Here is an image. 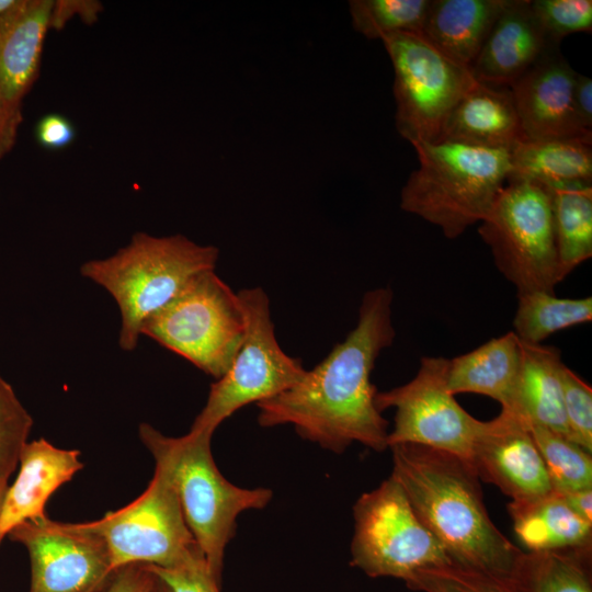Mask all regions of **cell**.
Listing matches in <instances>:
<instances>
[{"mask_svg": "<svg viewBox=\"0 0 592 592\" xmlns=\"http://www.w3.org/2000/svg\"><path fill=\"white\" fill-rule=\"evenodd\" d=\"M526 426L544 462L554 491L592 487L591 453L548 429L535 424Z\"/></svg>", "mask_w": 592, "mask_h": 592, "instance_id": "28", "label": "cell"}, {"mask_svg": "<svg viewBox=\"0 0 592 592\" xmlns=\"http://www.w3.org/2000/svg\"><path fill=\"white\" fill-rule=\"evenodd\" d=\"M100 10V3L93 1H55L52 27H60L72 14H80L84 21L91 22Z\"/></svg>", "mask_w": 592, "mask_h": 592, "instance_id": "39", "label": "cell"}, {"mask_svg": "<svg viewBox=\"0 0 592 592\" xmlns=\"http://www.w3.org/2000/svg\"><path fill=\"white\" fill-rule=\"evenodd\" d=\"M392 64L396 128L412 145L435 143L458 100L475 83L470 69L449 60L421 35L380 38Z\"/></svg>", "mask_w": 592, "mask_h": 592, "instance_id": "11", "label": "cell"}, {"mask_svg": "<svg viewBox=\"0 0 592 592\" xmlns=\"http://www.w3.org/2000/svg\"><path fill=\"white\" fill-rule=\"evenodd\" d=\"M150 592H171V591L169 587L160 578L156 576V580Z\"/></svg>", "mask_w": 592, "mask_h": 592, "instance_id": "42", "label": "cell"}, {"mask_svg": "<svg viewBox=\"0 0 592 592\" xmlns=\"http://www.w3.org/2000/svg\"><path fill=\"white\" fill-rule=\"evenodd\" d=\"M510 0H431L421 36L455 64L470 69Z\"/></svg>", "mask_w": 592, "mask_h": 592, "instance_id": "21", "label": "cell"}, {"mask_svg": "<svg viewBox=\"0 0 592 592\" xmlns=\"http://www.w3.org/2000/svg\"><path fill=\"white\" fill-rule=\"evenodd\" d=\"M77 449H62L45 439L27 442L19 458V473L8 488L0 513V545L18 525L46 516L49 497L79 471Z\"/></svg>", "mask_w": 592, "mask_h": 592, "instance_id": "17", "label": "cell"}, {"mask_svg": "<svg viewBox=\"0 0 592 592\" xmlns=\"http://www.w3.org/2000/svg\"><path fill=\"white\" fill-rule=\"evenodd\" d=\"M591 547L525 553L516 578L527 592H592Z\"/></svg>", "mask_w": 592, "mask_h": 592, "instance_id": "27", "label": "cell"}, {"mask_svg": "<svg viewBox=\"0 0 592 592\" xmlns=\"http://www.w3.org/2000/svg\"><path fill=\"white\" fill-rule=\"evenodd\" d=\"M508 181L592 182V137L523 139L510 149Z\"/></svg>", "mask_w": 592, "mask_h": 592, "instance_id": "24", "label": "cell"}, {"mask_svg": "<svg viewBox=\"0 0 592 592\" xmlns=\"http://www.w3.org/2000/svg\"><path fill=\"white\" fill-rule=\"evenodd\" d=\"M32 426L31 414L0 375V482L8 483L16 469Z\"/></svg>", "mask_w": 592, "mask_h": 592, "instance_id": "31", "label": "cell"}, {"mask_svg": "<svg viewBox=\"0 0 592 592\" xmlns=\"http://www.w3.org/2000/svg\"><path fill=\"white\" fill-rule=\"evenodd\" d=\"M563 365L558 348L521 341L517 380L510 406L502 409L571 441L563 410Z\"/></svg>", "mask_w": 592, "mask_h": 592, "instance_id": "20", "label": "cell"}, {"mask_svg": "<svg viewBox=\"0 0 592 592\" xmlns=\"http://www.w3.org/2000/svg\"><path fill=\"white\" fill-rule=\"evenodd\" d=\"M553 46L530 0H510L470 67L475 80L511 87Z\"/></svg>", "mask_w": 592, "mask_h": 592, "instance_id": "16", "label": "cell"}, {"mask_svg": "<svg viewBox=\"0 0 592 592\" xmlns=\"http://www.w3.org/2000/svg\"><path fill=\"white\" fill-rule=\"evenodd\" d=\"M539 24L551 39L559 44L572 33H591V0H530Z\"/></svg>", "mask_w": 592, "mask_h": 592, "instance_id": "32", "label": "cell"}, {"mask_svg": "<svg viewBox=\"0 0 592 592\" xmlns=\"http://www.w3.org/2000/svg\"><path fill=\"white\" fill-rule=\"evenodd\" d=\"M8 537L27 550L29 592H101L113 573L106 544L86 523L44 516L18 525Z\"/></svg>", "mask_w": 592, "mask_h": 592, "instance_id": "13", "label": "cell"}, {"mask_svg": "<svg viewBox=\"0 0 592 592\" xmlns=\"http://www.w3.org/2000/svg\"><path fill=\"white\" fill-rule=\"evenodd\" d=\"M37 143L46 149H61L69 146L76 138L72 123L60 114L43 116L35 128Z\"/></svg>", "mask_w": 592, "mask_h": 592, "instance_id": "36", "label": "cell"}, {"mask_svg": "<svg viewBox=\"0 0 592 592\" xmlns=\"http://www.w3.org/2000/svg\"><path fill=\"white\" fill-rule=\"evenodd\" d=\"M563 410L571 441L592 451V388L579 375L563 365Z\"/></svg>", "mask_w": 592, "mask_h": 592, "instance_id": "33", "label": "cell"}, {"mask_svg": "<svg viewBox=\"0 0 592 592\" xmlns=\"http://www.w3.org/2000/svg\"><path fill=\"white\" fill-rule=\"evenodd\" d=\"M576 76L560 46H553L512 83L524 139L592 137L574 112Z\"/></svg>", "mask_w": 592, "mask_h": 592, "instance_id": "15", "label": "cell"}, {"mask_svg": "<svg viewBox=\"0 0 592 592\" xmlns=\"http://www.w3.org/2000/svg\"><path fill=\"white\" fill-rule=\"evenodd\" d=\"M244 329L237 294L208 270L195 275L150 316L140 333L218 379L230 367Z\"/></svg>", "mask_w": 592, "mask_h": 592, "instance_id": "6", "label": "cell"}, {"mask_svg": "<svg viewBox=\"0 0 592 592\" xmlns=\"http://www.w3.org/2000/svg\"><path fill=\"white\" fill-rule=\"evenodd\" d=\"M7 488H8V483L0 482V513H1Z\"/></svg>", "mask_w": 592, "mask_h": 592, "instance_id": "43", "label": "cell"}, {"mask_svg": "<svg viewBox=\"0 0 592 592\" xmlns=\"http://www.w3.org/2000/svg\"><path fill=\"white\" fill-rule=\"evenodd\" d=\"M412 146L419 168L401 190L400 207L455 239L489 213L511 171L510 149L445 139Z\"/></svg>", "mask_w": 592, "mask_h": 592, "instance_id": "4", "label": "cell"}, {"mask_svg": "<svg viewBox=\"0 0 592 592\" xmlns=\"http://www.w3.org/2000/svg\"><path fill=\"white\" fill-rule=\"evenodd\" d=\"M508 511L517 538L530 551L592 546V523L573 513L554 490L534 500L511 501Z\"/></svg>", "mask_w": 592, "mask_h": 592, "instance_id": "23", "label": "cell"}, {"mask_svg": "<svg viewBox=\"0 0 592 592\" xmlns=\"http://www.w3.org/2000/svg\"><path fill=\"white\" fill-rule=\"evenodd\" d=\"M478 232L490 248L499 272L517 294L555 293L561 282L549 193L545 185L508 181Z\"/></svg>", "mask_w": 592, "mask_h": 592, "instance_id": "7", "label": "cell"}, {"mask_svg": "<svg viewBox=\"0 0 592 592\" xmlns=\"http://www.w3.org/2000/svg\"><path fill=\"white\" fill-rule=\"evenodd\" d=\"M431 0H351L349 10L354 30L368 39L391 33L421 35Z\"/></svg>", "mask_w": 592, "mask_h": 592, "instance_id": "29", "label": "cell"}, {"mask_svg": "<svg viewBox=\"0 0 592 592\" xmlns=\"http://www.w3.org/2000/svg\"><path fill=\"white\" fill-rule=\"evenodd\" d=\"M469 464L479 479L497 486L511 501H530L553 491L528 428L508 409L480 421Z\"/></svg>", "mask_w": 592, "mask_h": 592, "instance_id": "14", "label": "cell"}, {"mask_svg": "<svg viewBox=\"0 0 592 592\" xmlns=\"http://www.w3.org/2000/svg\"><path fill=\"white\" fill-rule=\"evenodd\" d=\"M22 121V107L0 102V160L14 147Z\"/></svg>", "mask_w": 592, "mask_h": 592, "instance_id": "38", "label": "cell"}, {"mask_svg": "<svg viewBox=\"0 0 592 592\" xmlns=\"http://www.w3.org/2000/svg\"><path fill=\"white\" fill-rule=\"evenodd\" d=\"M353 515L351 565L372 578L407 581L418 570L453 562L391 476L356 500Z\"/></svg>", "mask_w": 592, "mask_h": 592, "instance_id": "10", "label": "cell"}, {"mask_svg": "<svg viewBox=\"0 0 592 592\" xmlns=\"http://www.w3.org/2000/svg\"><path fill=\"white\" fill-rule=\"evenodd\" d=\"M558 493L573 513L592 523V487Z\"/></svg>", "mask_w": 592, "mask_h": 592, "instance_id": "40", "label": "cell"}, {"mask_svg": "<svg viewBox=\"0 0 592 592\" xmlns=\"http://www.w3.org/2000/svg\"><path fill=\"white\" fill-rule=\"evenodd\" d=\"M550 197L559 277L565 280L592 257V185H545Z\"/></svg>", "mask_w": 592, "mask_h": 592, "instance_id": "25", "label": "cell"}, {"mask_svg": "<svg viewBox=\"0 0 592 592\" xmlns=\"http://www.w3.org/2000/svg\"><path fill=\"white\" fill-rule=\"evenodd\" d=\"M149 568L169 587L171 592H220V584L210 574L205 559L178 569L153 566Z\"/></svg>", "mask_w": 592, "mask_h": 592, "instance_id": "34", "label": "cell"}, {"mask_svg": "<svg viewBox=\"0 0 592 592\" xmlns=\"http://www.w3.org/2000/svg\"><path fill=\"white\" fill-rule=\"evenodd\" d=\"M18 0H0V19L8 13Z\"/></svg>", "mask_w": 592, "mask_h": 592, "instance_id": "41", "label": "cell"}, {"mask_svg": "<svg viewBox=\"0 0 592 592\" xmlns=\"http://www.w3.org/2000/svg\"><path fill=\"white\" fill-rule=\"evenodd\" d=\"M443 139L502 149L523 140L511 88L476 80L448 114Z\"/></svg>", "mask_w": 592, "mask_h": 592, "instance_id": "19", "label": "cell"}, {"mask_svg": "<svg viewBox=\"0 0 592 592\" xmlns=\"http://www.w3.org/2000/svg\"><path fill=\"white\" fill-rule=\"evenodd\" d=\"M406 585L420 592H527L516 577L496 574L455 562L415 571Z\"/></svg>", "mask_w": 592, "mask_h": 592, "instance_id": "30", "label": "cell"}, {"mask_svg": "<svg viewBox=\"0 0 592 592\" xmlns=\"http://www.w3.org/2000/svg\"><path fill=\"white\" fill-rule=\"evenodd\" d=\"M447 366L446 357L422 356L410 382L376 392L375 405L380 412L396 409L394 429L387 436L388 447L415 444L469 463L480 420L470 415L448 391Z\"/></svg>", "mask_w": 592, "mask_h": 592, "instance_id": "12", "label": "cell"}, {"mask_svg": "<svg viewBox=\"0 0 592 592\" xmlns=\"http://www.w3.org/2000/svg\"><path fill=\"white\" fill-rule=\"evenodd\" d=\"M213 434L190 431L170 437L147 423L139 437L155 463L162 465L174 485L184 520L202 550L213 578L220 584L225 549L235 536L238 515L265 508L272 499L266 488L246 489L228 481L210 449Z\"/></svg>", "mask_w": 592, "mask_h": 592, "instance_id": "3", "label": "cell"}, {"mask_svg": "<svg viewBox=\"0 0 592 592\" xmlns=\"http://www.w3.org/2000/svg\"><path fill=\"white\" fill-rule=\"evenodd\" d=\"M55 1L18 0L0 19V102L22 107L36 81Z\"/></svg>", "mask_w": 592, "mask_h": 592, "instance_id": "18", "label": "cell"}, {"mask_svg": "<svg viewBox=\"0 0 592 592\" xmlns=\"http://www.w3.org/2000/svg\"><path fill=\"white\" fill-rule=\"evenodd\" d=\"M390 448V476L401 486L420 521L453 562L517 577L525 553L489 517L479 478L469 463L415 444Z\"/></svg>", "mask_w": 592, "mask_h": 592, "instance_id": "2", "label": "cell"}, {"mask_svg": "<svg viewBox=\"0 0 592 592\" xmlns=\"http://www.w3.org/2000/svg\"><path fill=\"white\" fill-rule=\"evenodd\" d=\"M219 251L182 235L153 237L137 232L115 254L91 260L81 267L84 277L103 286L121 310L119 346H137L144 322L198 273L215 270Z\"/></svg>", "mask_w": 592, "mask_h": 592, "instance_id": "5", "label": "cell"}, {"mask_svg": "<svg viewBox=\"0 0 592 592\" xmlns=\"http://www.w3.org/2000/svg\"><path fill=\"white\" fill-rule=\"evenodd\" d=\"M237 296L246 321L242 342L228 371L210 386L190 431L213 434L237 410L285 391L307 371L276 341L266 293L253 287L239 291Z\"/></svg>", "mask_w": 592, "mask_h": 592, "instance_id": "8", "label": "cell"}, {"mask_svg": "<svg viewBox=\"0 0 592 592\" xmlns=\"http://www.w3.org/2000/svg\"><path fill=\"white\" fill-rule=\"evenodd\" d=\"M155 580L148 565L133 563L115 570L101 592H150Z\"/></svg>", "mask_w": 592, "mask_h": 592, "instance_id": "35", "label": "cell"}, {"mask_svg": "<svg viewBox=\"0 0 592 592\" xmlns=\"http://www.w3.org/2000/svg\"><path fill=\"white\" fill-rule=\"evenodd\" d=\"M573 106L580 126L592 133V80L579 72L574 80Z\"/></svg>", "mask_w": 592, "mask_h": 592, "instance_id": "37", "label": "cell"}, {"mask_svg": "<svg viewBox=\"0 0 592 592\" xmlns=\"http://www.w3.org/2000/svg\"><path fill=\"white\" fill-rule=\"evenodd\" d=\"M521 365V340L513 331L493 338L475 350L448 360V391L490 397L508 408Z\"/></svg>", "mask_w": 592, "mask_h": 592, "instance_id": "22", "label": "cell"}, {"mask_svg": "<svg viewBox=\"0 0 592 592\" xmlns=\"http://www.w3.org/2000/svg\"><path fill=\"white\" fill-rule=\"evenodd\" d=\"M86 524L106 544L113 572L133 563L178 569L205 559L186 525L174 485L160 464L138 498Z\"/></svg>", "mask_w": 592, "mask_h": 592, "instance_id": "9", "label": "cell"}, {"mask_svg": "<svg viewBox=\"0 0 592 592\" xmlns=\"http://www.w3.org/2000/svg\"><path fill=\"white\" fill-rule=\"evenodd\" d=\"M392 298L389 287L365 293L346 338L297 384L257 403L259 424H291L303 439L338 454L354 442L386 449L388 422L375 405L371 374L395 340Z\"/></svg>", "mask_w": 592, "mask_h": 592, "instance_id": "1", "label": "cell"}, {"mask_svg": "<svg viewBox=\"0 0 592 592\" xmlns=\"http://www.w3.org/2000/svg\"><path fill=\"white\" fill-rule=\"evenodd\" d=\"M591 320V296L561 298L551 292L533 291L517 294L513 332L525 343L542 344L555 332Z\"/></svg>", "mask_w": 592, "mask_h": 592, "instance_id": "26", "label": "cell"}]
</instances>
